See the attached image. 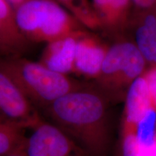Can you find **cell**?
Listing matches in <instances>:
<instances>
[{
  "instance_id": "13",
  "label": "cell",
  "mask_w": 156,
  "mask_h": 156,
  "mask_svg": "<svg viewBox=\"0 0 156 156\" xmlns=\"http://www.w3.org/2000/svg\"><path fill=\"white\" fill-rule=\"evenodd\" d=\"M86 28L95 29L100 28L92 4L88 0H55Z\"/></svg>"
},
{
  "instance_id": "10",
  "label": "cell",
  "mask_w": 156,
  "mask_h": 156,
  "mask_svg": "<svg viewBox=\"0 0 156 156\" xmlns=\"http://www.w3.org/2000/svg\"><path fill=\"white\" fill-rule=\"evenodd\" d=\"M153 107L147 81L142 75L133 81L126 91L124 131H134L136 124Z\"/></svg>"
},
{
  "instance_id": "8",
  "label": "cell",
  "mask_w": 156,
  "mask_h": 156,
  "mask_svg": "<svg viewBox=\"0 0 156 156\" xmlns=\"http://www.w3.org/2000/svg\"><path fill=\"white\" fill-rule=\"evenodd\" d=\"M31 130L42 143L48 156H90L67 134L48 121L43 119Z\"/></svg>"
},
{
  "instance_id": "16",
  "label": "cell",
  "mask_w": 156,
  "mask_h": 156,
  "mask_svg": "<svg viewBox=\"0 0 156 156\" xmlns=\"http://www.w3.org/2000/svg\"><path fill=\"white\" fill-rule=\"evenodd\" d=\"M123 156H156V141L151 147L142 145L132 131H124Z\"/></svg>"
},
{
  "instance_id": "15",
  "label": "cell",
  "mask_w": 156,
  "mask_h": 156,
  "mask_svg": "<svg viewBox=\"0 0 156 156\" xmlns=\"http://www.w3.org/2000/svg\"><path fill=\"white\" fill-rule=\"evenodd\" d=\"M155 107H152L147 111L145 116L138 122L136 126V137L142 145L151 147L156 141V110Z\"/></svg>"
},
{
  "instance_id": "6",
  "label": "cell",
  "mask_w": 156,
  "mask_h": 156,
  "mask_svg": "<svg viewBox=\"0 0 156 156\" xmlns=\"http://www.w3.org/2000/svg\"><path fill=\"white\" fill-rule=\"evenodd\" d=\"M107 48L87 31L80 35L76 45L74 74L94 80L100 73Z\"/></svg>"
},
{
  "instance_id": "4",
  "label": "cell",
  "mask_w": 156,
  "mask_h": 156,
  "mask_svg": "<svg viewBox=\"0 0 156 156\" xmlns=\"http://www.w3.org/2000/svg\"><path fill=\"white\" fill-rule=\"evenodd\" d=\"M146 62L134 42H116L107 48L100 73L94 80L96 88L105 93L128 89L145 73Z\"/></svg>"
},
{
  "instance_id": "7",
  "label": "cell",
  "mask_w": 156,
  "mask_h": 156,
  "mask_svg": "<svg viewBox=\"0 0 156 156\" xmlns=\"http://www.w3.org/2000/svg\"><path fill=\"white\" fill-rule=\"evenodd\" d=\"M31 44L17 27L14 7L8 0H0V56L23 57Z\"/></svg>"
},
{
  "instance_id": "11",
  "label": "cell",
  "mask_w": 156,
  "mask_h": 156,
  "mask_svg": "<svg viewBox=\"0 0 156 156\" xmlns=\"http://www.w3.org/2000/svg\"><path fill=\"white\" fill-rule=\"evenodd\" d=\"M140 12L134 43L146 62L156 65V5Z\"/></svg>"
},
{
  "instance_id": "3",
  "label": "cell",
  "mask_w": 156,
  "mask_h": 156,
  "mask_svg": "<svg viewBox=\"0 0 156 156\" xmlns=\"http://www.w3.org/2000/svg\"><path fill=\"white\" fill-rule=\"evenodd\" d=\"M20 31L28 41L49 43L86 30L55 0H25L14 6Z\"/></svg>"
},
{
  "instance_id": "19",
  "label": "cell",
  "mask_w": 156,
  "mask_h": 156,
  "mask_svg": "<svg viewBox=\"0 0 156 156\" xmlns=\"http://www.w3.org/2000/svg\"><path fill=\"white\" fill-rule=\"evenodd\" d=\"M10 1L12 2L13 4H14V6L16 5L17 4H18L19 2H21L23 1H25V0H10Z\"/></svg>"
},
{
  "instance_id": "1",
  "label": "cell",
  "mask_w": 156,
  "mask_h": 156,
  "mask_svg": "<svg viewBox=\"0 0 156 156\" xmlns=\"http://www.w3.org/2000/svg\"><path fill=\"white\" fill-rule=\"evenodd\" d=\"M43 114L90 156L101 153L106 140V105L96 87L85 84L60 98Z\"/></svg>"
},
{
  "instance_id": "18",
  "label": "cell",
  "mask_w": 156,
  "mask_h": 156,
  "mask_svg": "<svg viewBox=\"0 0 156 156\" xmlns=\"http://www.w3.org/2000/svg\"><path fill=\"white\" fill-rule=\"evenodd\" d=\"M3 156H27V155H25L24 150H23V145Z\"/></svg>"
},
{
  "instance_id": "17",
  "label": "cell",
  "mask_w": 156,
  "mask_h": 156,
  "mask_svg": "<svg viewBox=\"0 0 156 156\" xmlns=\"http://www.w3.org/2000/svg\"><path fill=\"white\" fill-rule=\"evenodd\" d=\"M143 75L147 81L152 103L156 108V65L145 72Z\"/></svg>"
},
{
  "instance_id": "9",
  "label": "cell",
  "mask_w": 156,
  "mask_h": 156,
  "mask_svg": "<svg viewBox=\"0 0 156 156\" xmlns=\"http://www.w3.org/2000/svg\"><path fill=\"white\" fill-rule=\"evenodd\" d=\"M86 31L46 44L39 62L56 73L66 75L74 74L77 39Z\"/></svg>"
},
{
  "instance_id": "12",
  "label": "cell",
  "mask_w": 156,
  "mask_h": 156,
  "mask_svg": "<svg viewBox=\"0 0 156 156\" xmlns=\"http://www.w3.org/2000/svg\"><path fill=\"white\" fill-rule=\"evenodd\" d=\"M132 0H93L92 7L100 28L116 31L122 29L127 20Z\"/></svg>"
},
{
  "instance_id": "5",
  "label": "cell",
  "mask_w": 156,
  "mask_h": 156,
  "mask_svg": "<svg viewBox=\"0 0 156 156\" xmlns=\"http://www.w3.org/2000/svg\"><path fill=\"white\" fill-rule=\"evenodd\" d=\"M0 118L19 129H33L44 118L13 79L0 67Z\"/></svg>"
},
{
  "instance_id": "14",
  "label": "cell",
  "mask_w": 156,
  "mask_h": 156,
  "mask_svg": "<svg viewBox=\"0 0 156 156\" xmlns=\"http://www.w3.org/2000/svg\"><path fill=\"white\" fill-rule=\"evenodd\" d=\"M26 136L19 129L0 118V156L23 145Z\"/></svg>"
},
{
  "instance_id": "2",
  "label": "cell",
  "mask_w": 156,
  "mask_h": 156,
  "mask_svg": "<svg viewBox=\"0 0 156 156\" xmlns=\"http://www.w3.org/2000/svg\"><path fill=\"white\" fill-rule=\"evenodd\" d=\"M0 67L12 78L38 112H43L60 98L85 84L22 56H0Z\"/></svg>"
}]
</instances>
